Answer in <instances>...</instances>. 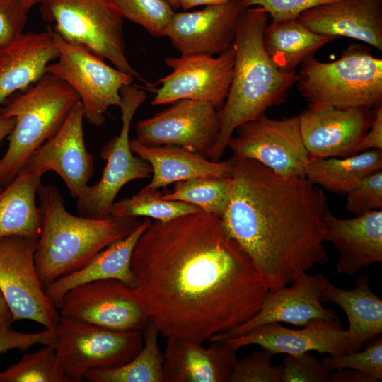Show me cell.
Returning a JSON list of instances; mask_svg holds the SVG:
<instances>
[{
    "mask_svg": "<svg viewBox=\"0 0 382 382\" xmlns=\"http://www.w3.org/2000/svg\"><path fill=\"white\" fill-rule=\"evenodd\" d=\"M45 21L68 42L82 46L115 68L141 79L125 52V18L115 0H40Z\"/></svg>",
    "mask_w": 382,
    "mask_h": 382,
    "instance_id": "52a82bcc",
    "label": "cell"
},
{
    "mask_svg": "<svg viewBox=\"0 0 382 382\" xmlns=\"http://www.w3.org/2000/svg\"><path fill=\"white\" fill-rule=\"evenodd\" d=\"M234 59L233 47L216 57L181 54L166 58L165 63L172 72L154 83L161 86L151 104L192 99L209 101L220 110L230 88Z\"/></svg>",
    "mask_w": 382,
    "mask_h": 382,
    "instance_id": "9a60e30c",
    "label": "cell"
},
{
    "mask_svg": "<svg viewBox=\"0 0 382 382\" xmlns=\"http://www.w3.org/2000/svg\"><path fill=\"white\" fill-rule=\"evenodd\" d=\"M79 100L66 81L46 72L0 106V115L16 118L8 149L0 158L1 186L5 187L13 180L30 155L58 131Z\"/></svg>",
    "mask_w": 382,
    "mask_h": 382,
    "instance_id": "5b68a950",
    "label": "cell"
},
{
    "mask_svg": "<svg viewBox=\"0 0 382 382\" xmlns=\"http://www.w3.org/2000/svg\"><path fill=\"white\" fill-rule=\"evenodd\" d=\"M158 190L142 188L130 197L114 202L110 209L112 216H145L167 221L190 213L201 211L198 207L180 201L162 198Z\"/></svg>",
    "mask_w": 382,
    "mask_h": 382,
    "instance_id": "1f68e13d",
    "label": "cell"
},
{
    "mask_svg": "<svg viewBox=\"0 0 382 382\" xmlns=\"http://www.w3.org/2000/svg\"><path fill=\"white\" fill-rule=\"evenodd\" d=\"M200 342L169 338L163 352V382H228L237 349L226 340Z\"/></svg>",
    "mask_w": 382,
    "mask_h": 382,
    "instance_id": "44dd1931",
    "label": "cell"
},
{
    "mask_svg": "<svg viewBox=\"0 0 382 382\" xmlns=\"http://www.w3.org/2000/svg\"><path fill=\"white\" fill-rule=\"evenodd\" d=\"M55 333L45 329L37 332H22L11 327H0V354L18 349L28 351L37 345H52Z\"/></svg>",
    "mask_w": 382,
    "mask_h": 382,
    "instance_id": "b9f144b4",
    "label": "cell"
},
{
    "mask_svg": "<svg viewBox=\"0 0 382 382\" xmlns=\"http://www.w3.org/2000/svg\"><path fill=\"white\" fill-rule=\"evenodd\" d=\"M131 267L149 319L167 339L209 341L253 318L270 291L219 216L202 210L151 221Z\"/></svg>",
    "mask_w": 382,
    "mask_h": 382,
    "instance_id": "6da1fadb",
    "label": "cell"
},
{
    "mask_svg": "<svg viewBox=\"0 0 382 382\" xmlns=\"http://www.w3.org/2000/svg\"><path fill=\"white\" fill-rule=\"evenodd\" d=\"M382 169V150H369L347 157L310 158L305 177L332 192L347 194L362 179Z\"/></svg>",
    "mask_w": 382,
    "mask_h": 382,
    "instance_id": "f546056e",
    "label": "cell"
},
{
    "mask_svg": "<svg viewBox=\"0 0 382 382\" xmlns=\"http://www.w3.org/2000/svg\"><path fill=\"white\" fill-rule=\"evenodd\" d=\"M229 1L231 0H180V7L185 10H188L201 5H220Z\"/></svg>",
    "mask_w": 382,
    "mask_h": 382,
    "instance_id": "7dc6e473",
    "label": "cell"
},
{
    "mask_svg": "<svg viewBox=\"0 0 382 382\" xmlns=\"http://www.w3.org/2000/svg\"><path fill=\"white\" fill-rule=\"evenodd\" d=\"M42 177L23 168L0 193V238L9 236L38 238L42 218L35 197Z\"/></svg>",
    "mask_w": 382,
    "mask_h": 382,
    "instance_id": "83f0119b",
    "label": "cell"
},
{
    "mask_svg": "<svg viewBox=\"0 0 382 382\" xmlns=\"http://www.w3.org/2000/svg\"><path fill=\"white\" fill-rule=\"evenodd\" d=\"M234 132L227 144L234 156L256 161L282 177H305L310 156L299 116L275 120L265 115Z\"/></svg>",
    "mask_w": 382,
    "mask_h": 382,
    "instance_id": "7c38bea8",
    "label": "cell"
},
{
    "mask_svg": "<svg viewBox=\"0 0 382 382\" xmlns=\"http://www.w3.org/2000/svg\"><path fill=\"white\" fill-rule=\"evenodd\" d=\"M298 18L315 33L352 38L382 50V0H337L306 11Z\"/></svg>",
    "mask_w": 382,
    "mask_h": 382,
    "instance_id": "cb8c5ba5",
    "label": "cell"
},
{
    "mask_svg": "<svg viewBox=\"0 0 382 382\" xmlns=\"http://www.w3.org/2000/svg\"><path fill=\"white\" fill-rule=\"evenodd\" d=\"M28 13L21 0H0V46L23 33Z\"/></svg>",
    "mask_w": 382,
    "mask_h": 382,
    "instance_id": "60d3db41",
    "label": "cell"
},
{
    "mask_svg": "<svg viewBox=\"0 0 382 382\" xmlns=\"http://www.w3.org/2000/svg\"><path fill=\"white\" fill-rule=\"evenodd\" d=\"M13 323L12 313L0 291V327H11Z\"/></svg>",
    "mask_w": 382,
    "mask_h": 382,
    "instance_id": "f6af8a7d",
    "label": "cell"
},
{
    "mask_svg": "<svg viewBox=\"0 0 382 382\" xmlns=\"http://www.w3.org/2000/svg\"><path fill=\"white\" fill-rule=\"evenodd\" d=\"M37 195L42 224L35 264L45 287L85 266L111 243L129 235L141 221L134 216H75L68 212L62 194L52 184L41 183Z\"/></svg>",
    "mask_w": 382,
    "mask_h": 382,
    "instance_id": "277c9868",
    "label": "cell"
},
{
    "mask_svg": "<svg viewBox=\"0 0 382 382\" xmlns=\"http://www.w3.org/2000/svg\"><path fill=\"white\" fill-rule=\"evenodd\" d=\"M231 178L202 177L175 183L173 190L162 198L194 204L220 216L228 202Z\"/></svg>",
    "mask_w": 382,
    "mask_h": 382,
    "instance_id": "d6a6232c",
    "label": "cell"
},
{
    "mask_svg": "<svg viewBox=\"0 0 382 382\" xmlns=\"http://www.w3.org/2000/svg\"><path fill=\"white\" fill-rule=\"evenodd\" d=\"M143 346L129 362L111 369L90 370L88 382H163V353L158 344L160 332L149 319L142 330Z\"/></svg>",
    "mask_w": 382,
    "mask_h": 382,
    "instance_id": "4dcf8cb0",
    "label": "cell"
},
{
    "mask_svg": "<svg viewBox=\"0 0 382 382\" xmlns=\"http://www.w3.org/2000/svg\"><path fill=\"white\" fill-rule=\"evenodd\" d=\"M58 311L60 316L117 331H142L149 320L136 289L112 279L71 289L62 299Z\"/></svg>",
    "mask_w": 382,
    "mask_h": 382,
    "instance_id": "4fadbf2b",
    "label": "cell"
},
{
    "mask_svg": "<svg viewBox=\"0 0 382 382\" xmlns=\"http://www.w3.org/2000/svg\"><path fill=\"white\" fill-rule=\"evenodd\" d=\"M83 120L79 100L58 131L30 155L23 167L42 175L54 171L74 198L88 185L94 172L93 158L84 141Z\"/></svg>",
    "mask_w": 382,
    "mask_h": 382,
    "instance_id": "2e32d148",
    "label": "cell"
},
{
    "mask_svg": "<svg viewBox=\"0 0 382 382\" xmlns=\"http://www.w3.org/2000/svg\"><path fill=\"white\" fill-rule=\"evenodd\" d=\"M282 382H329L330 371L310 352L287 354L281 363Z\"/></svg>",
    "mask_w": 382,
    "mask_h": 382,
    "instance_id": "74e56055",
    "label": "cell"
},
{
    "mask_svg": "<svg viewBox=\"0 0 382 382\" xmlns=\"http://www.w3.org/2000/svg\"><path fill=\"white\" fill-rule=\"evenodd\" d=\"M242 0L206 6L202 10L175 13L165 36L181 54L219 55L233 47Z\"/></svg>",
    "mask_w": 382,
    "mask_h": 382,
    "instance_id": "d6986e66",
    "label": "cell"
},
{
    "mask_svg": "<svg viewBox=\"0 0 382 382\" xmlns=\"http://www.w3.org/2000/svg\"><path fill=\"white\" fill-rule=\"evenodd\" d=\"M335 39L310 30L298 18L272 21L267 24L262 35L268 57L279 71L286 74L295 73L299 65Z\"/></svg>",
    "mask_w": 382,
    "mask_h": 382,
    "instance_id": "f1b7e54d",
    "label": "cell"
},
{
    "mask_svg": "<svg viewBox=\"0 0 382 382\" xmlns=\"http://www.w3.org/2000/svg\"><path fill=\"white\" fill-rule=\"evenodd\" d=\"M301 65L296 84L307 107L382 105V59L364 45H350L334 62L311 57Z\"/></svg>",
    "mask_w": 382,
    "mask_h": 382,
    "instance_id": "8992f818",
    "label": "cell"
},
{
    "mask_svg": "<svg viewBox=\"0 0 382 382\" xmlns=\"http://www.w3.org/2000/svg\"><path fill=\"white\" fill-rule=\"evenodd\" d=\"M345 209L354 216L382 209V169L362 179L347 193Z\"/></svg>",
    "mask_w": 382,
    "mask_h": 382,
    "instance_id": "f35d334b",
    "label": "cell"
},
{
    "mask_svg": "<svg viewBox=\"0 0 382 382\" xmlns=\"http://www.w3.org/2000/svg\"><path fill=\"white\" fill-rule=\"evenodd\" d=\"M300 330L279 323L265 324L236 337L225 340L237 350L257 345L273 354H301L312 351L340 355L351 352L349 335L339 320L314 319Z\"/></svg>",
    "mask_w": 382,
    "mask_h": 382,
    "instance_id": "ffe728a7",
    "label": "cell"
},
{
    "mask_svg": "<svg viewBox=\"0 0 382 382\" xmlns=\"http://www.w3.org/2000/svg\"><path fill=\"white\" fill-rule=\"evenodd\" d=\"M220 129L219 110L212 103L181 99L139 121L136 133L142 143L177 146L207 158Z\"/></svg>",
    "mask_w": 382,
    "mask_h": 382,
    "instance_id": "5bb4252c",
    "label": "cell"
},
{
    "mask_svg": "<svg viewBox=\"0 0 382 382\" xmlns=\"http://www.w3.org/2000/svg\"><path fill=\"white\" fill-rule=\"evenodd\" d=\"M28 11H29L33 6L39 4L40 0H21Z\"/></svg>",
    "mask_w": 382,
    "mask_h": 382,
    "instance_id": "c3c4849f",
    "label": "cell"
},
{
    "mask_svg": "<svg viewBox=\"0 0 382 382\" xmlns=\"http://www.w3.org/2000/svg\"><path fill=\"white\" fill-rule=\"evenodd\" d=\"M326 279L319 272H306L289 285L270 290L253 318L226 332L213 336L209 342L238 337L256 327L272 323L302 327L318 318L340 321L335 312L324 308L320 301Z\"/></svg>",
    "mask_w": 382,
    "mask_h": 382,
    "instance_id": "ac0fdd59",
    "label": "cell"
},
{
    "mask_svg": "<svg viewBox=\"0 0 382 382\" xmlns=\"http://www.w3.org/2000/svg\"><path fill=\"white\" fill-rule=\"evenodd\" d=\"M233 156L221 224L270 290L327 263L324 236L330 210L321 188L306 177H282L256 161Z\"/></svg>",
    "mask_w": 382,
    "mask_h": 382,
    "instance_id": "7a4b0ae2",
    "label": "cell"
},
{
    "mask_svg": "<svg viewBox=\"0 0 382 382\" xmlns=\"http://www.w3.org/2000/svg\"><path fill=\"white\" fill-rule=\"evenodd\" d=\"M320 301L335 303L346 314L351 352L382 333V300L371 290L368 274L359 276L349 290L338 288L326 279Z\"/></svg>",
    "mask_w": 382,
    "mask_h": 382,
    "instance_id": "4316f807",
    "label": "cell"
},
{
    "mask_svg": "<svg viewBox=\"0 0 382 382\" xmlns=\"http://www.w3.org/2000/svg\"><path fill=\"white\" fill-rule=\"evenodd\" d=\"M268 18V13L259 6L245 8L239 18L232 79L219 110L221 129L207 156L209 160L219 161L236 128L283 103L296 84L297 74L279 71L264 49L262 35Z\"/></svg>",
    "mask_w": 382,
    "mask_h": 382,
    "instance_id": "3957f363",
    "label": "cell"
},
{
    "mask_svg": "<svg viewBox=\"0 0 382 382\" xmlns=\"http://www.w3.org/2000/svg\"><path fill=\"white\" fill-rule=\"evenodd\" d=\"M337 0H242L247 8L257 6L265 10L274 21L298 18L309 9Z\"/></svg>",
    "mask_w": 382,
    "mask_h": 382,
    "instance_id": "ab89813d",
    "label": "cell"
},
{
    "mask_svg": "<svg viewBox=\"0 0 382 382\" xmlns=\"http://www.w3.org/2000/svg\"><path fill=\"white\" fill-rule=\"evenodd\" d=\"M365 349L340 355H330L320 361L332 371L352 369L364 372L379 382L382 380V338L381 335L368 340Z\"/></svg>",
    "mask_w": 382,
    "mask_h": 382,
    "instance_id": "d590c367",
    "label": "cell"
},
{
    "mask_svg": "<svg viewBox=\"0 0 382 382\" xmlns=\"http://www.w3.org/2000/svg\"><path fill=\"white\" fill-rule=\"evenodd\" d=\"M369 150H382V105L374 108L372 124L359 144L357 154Z\"/></svg>",
    "mask_w": 382,
    "mask_h": 382,
    "instance_id": "7bdbcfd3",
    "label": "cell"
},
{
    "mask_svg": "<svg viewBox=\"0 0 382 382\" xmlns=\"http://www.w3.org/2000/svg\"><path fill=\"white\" fill-rule=\"evenodd\" d=\"M330 375L329 382H376L369 375L352 369L335 370Z\"/></svg>",
    "mask_w": 382,
    "mask_h": 382,
    "instance_id": "ee69618b",
    "label": "cell"
},
{
    "mask_svg": "<svg viewBox=\"0 0 382 382\" xmlns=\"http://www.w3.org/2000/svg\"><path fill=\"white\" fill-rule=\"evenodd\" d=\"M59 55L50 27L40 32L23 33L0 46V105L37 81Z\"/></svg>",
    "mask_w": 382,
    "mask_h": 382,
    "instance_id": "603a6c76",
    "label": "cell"
},
{
    "mask_svg": "<svg viewBox=\"0 0 382 382\" xmlns=\"http://www.w3.org/2000/svg\"><path fill=\"white\" fill-rule=\"evenodd\" d=\"M151 221L146 218L125 238L117 241L98 253L85 266L47 285L45 292L58 308L62 299L71 289L91 282L117 279L135 288V278L131 267L136 243Z\"/></svg>",
    "mask_w": 382,
    "mask_h": 382,
    "instance_id": "484cf974",
    "label": "cell"
},
{
    "mask_svg": "<svg viewBox=\"0 0 382 382\" xmlns=\"http://www.w3.org/2000/svg\"><path fill=\"white\" fill-rule=\"evenodd\" d=\"M129 144L132 152L151 167V180L145 189L158 190L195 178L231 176L233 156L226 161H214L177 146L147 144L137 139H130Z\"/></svg>",
    "mask_w": 382,
    "mask_h": 382,
    "instance_id": "d4e9b609",
    "label": "cell"
},
{
    "mask_svg": "<svg viewBox=\"0 0 382 382\" xmlns=\"http://www.w3.org/2000/svg\"><path fill=\"white\" fill-rule=\"evenodd\" d=\"M125 19L141 25L154 37L165 36L175 13L166 0H115Z\"/></svg>",
    "mask_w": 382,
    "mask_h": 382,
    "instance_id": "e575fe53",
    "label": "cell"
},
{
    "mask_svg": "<svg viewBox=\"0 0 382 382\" xmlns=\"http://www.w3.org/2000/svg\"><path fill=\"white\" fill-rule=\"evenodd\" d=\"M4 187H3L2 186L0 185V193L2 192V190H4Z\"/></svg>",
    "mask_w": 382,
    "mask_h": 382,
    "instance_id": "f907efd6",
    "label": "cell"
},
{
    "mask_svg": "<svg viewBox=\"0 0 382 382\" xmlns=\"http://www.w3.org/2000/svg\"><path fill=\"white\" fill-rule=\"evenodd\" d=\"M374 117V108L366 107H307L299 115V120L310 158L356 154L358 145Z\"/></svg>",
    "mask_w": 382,
    "mask_h": 382,
    "instance_id": "e0dca14e",
    "label": "cell"
},
{
    "mask_svg": "<svg viewBox=\"0 0 382 382\" xmlns=\"http://www.w3.org/2000/svg\"><path fill=\"white\" fill-rule=\"evenodd\" d=\"M324 241L339 252V274L354 276L360 270L382 262V209L342 219L330 212Z\"/></svg>",
    "mask_w": 382,
    "mask_h": 382,
    "instance_id": "7402d4cb",
    "label": "cell"
},
{
    "mask_svg": "<svg viewBox=\"0 0 382 382\" xmlns=\"http://www.w3.org/2000/svg\"><path fill=\"white\" fill-rule=\"evenodd\" d=\"M15 123V117L0 115V144L5 137L10 135L13 129Z\"/></svg>",
    "mask_w": 382,
    "mask_h": 382,
    "instance_id": "bcb514c9",
    "label": "cell"
},
{
    "mask_svg": "<svg viewBox=\"0 0 382 382\" xmlns=\"http://www.w3.org/2000/svg\"><path fill=\"white\" fill-rule=\"evenodd\" d=\"M54 35L59 55L46 71L66 81L77 93L87 122L103 125L108 108L120 106V89L132 83L134 77L108 65L85 47L65 41L54 32Z\"/></svg>",
    "mask_w": 382,
    "mask_h": 382,
    "instance_id": "30bf717a",
    "label": "cell"
},
{
    "mask_svg": "<svg viewBox=\"0 0 382 382\" xmlns=\"http://www.w3.org/2000/svg\"><path fill=\"white\" fill-rule=\"evenodd\" d=\"M274 354L261 348L237 360L229 382H282V366L272 364Z\"/></svg>",
    "mask_w": 382,
    "mask_h": 382,
    "instance_id": "8d00e7d4",
    "label": "cell"
},
{
    "mask_svg": "<svg viewBox=\"0 0 382 382\" xmlns=\"http://www.w3.org/2000/svg\"><path fill=\"white\" fill-rule=\"evenodd\" d=\"M122 127L118 135L101 149L100 156L106 161L100 180L88 185L76 199L79 215L103 219L110 216V209L120 190L128 183L151 175V167L138 156H134L129 144V129L134 115L146 98V92L127 84L120 89Z\"/></svg>",
    "mask_w": 382,
    "mask_h": 382,
    "instance_id": "9c48e42d",
    "label": "cell"
},
{
    "mask_svg": "<svg viewBox=\"0 0 382 382\" xmlns=\"http://www.w3.org/2000/svg\"><path fill=\"white\" fill-rule=\"evenodd\" d=\"M173 8L174 11H176L180 7V0H166Z\"/></svg>",
    "mask_w": 382,
    "mask_h": 382,
    "instance_id": "681fc988",
    "label": "cell"
},
{
    "mask_svg": "<svg viewBox=\"0 0 382 382\" xmlns=\"http://www.w3.org/2000/svg\"><path fill=\"white\" fill-rule=\"evenodd\" d=\"M0 382L71 381L61 367L53 345H44L0 371Z\"/></svg>",
    "mask_w": 382,
    "mask_h": 382,
    "instance_id": "836d02e7",
    "label": "cell"
},
{
    "mask_svg": "<svg viewBox=\"0 0 382 382\" xmlns=\"http://www.w3.org/2000/svg\"><path fill=\"white\" fill-rule=\"evenodd\" d=\"M71 382L90 370L111 369L129 362L143 346L142 331H117L60 316L53 343Z\"/></svg>",
    "mask_w": 382,
    "mask_h": 382,
    "instance_id": "ba28073f",
    "label": "cell"
},
{
    "mask_svg": "<svg viewBox=\"0 0 382 382\" xmlns=\"http://www.w3.org/2000/svg\"><path fill=\"white\" fill-rule=\"evenodd\" d=\"M37 238L24 236L0 238V291L13 322L32 320L55 333L60 315L37 272Z\"/></svg>",
    "mask_w": 382,
    "mask_h": 382,
    "instance_id": "8fae6325",
    "label": "cell"
}]
</instances>
